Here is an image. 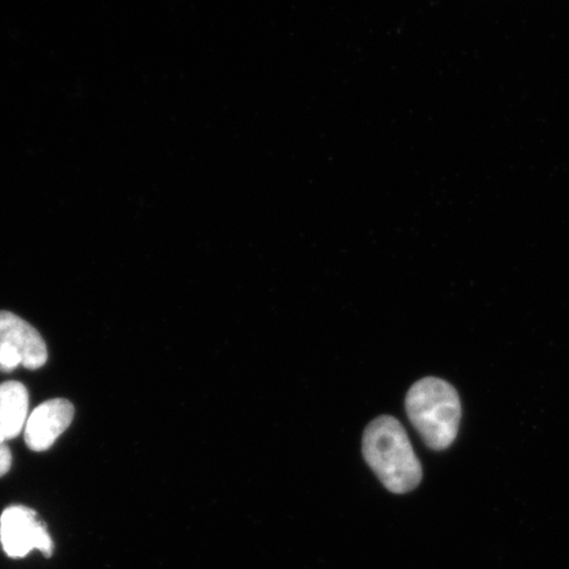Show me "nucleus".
Listing matches in <instances>:
<instances>
[{
    "label": "nucleus",
    "instance_id": "1",
    "mask_svg": "<svg viewBox=\"0 0 569 569\" xmlns=\"http://www.w3.org/2000/svg\"><path fill=\"white\" fill-rule=\"evenodd\" d=\"M362 457L391 493H409L422 481L421 461L407 430L395 417L381 416L367 426Z\"/></svg>",
    "mask_w": 569,
    "mask_h": 569
},
{
    "label": "nucleus",
    "instance_id": "2",
    "mask_svg": "<svg viewBox=\"0 0 569 569\" xmlns=\"http://www.w3.org/2000/svg\"><path fill=\"white\" fill-rule=\"evenodd\" d=\"M405 408L411 425L431 450H447L457 439L461 403L451 383L437 377L417 381L408 391Z\"/></svg>",
    "mask_w": 569,
    "mask_h": 569
},
{
    "label": "nucleus",
    "instance_id": "3",
    "mask_svg": "<svg viewBox=\"0 0 569 569\" xmlns=\"http://www.w3.org/2000/svg\"><path fill=\"white\" fill-rule=\"evenodd\" d=\"M0 543L7 557L13 559L26 558L34 550L46 557L53 553V540L46 523L23 505H13L0 516Z\"/></svg>",
    "mask_w": 569,
    "mask_h": 569
},
{
    "label": "nucleus",
    "instance_id": "4",
    "mask_svg": "<svg viewBox=\"0 0 569 569\" xmlns=\"http://www.w3.org/2000/svg\"><path fill=\"white\" fill-rule=\"evenodd\" d=\"M73 417V405L63 398L41 403L27 419L24 427L27 446L34 452L49 450L57 438L68 430Z\"/></svg>",
    "mask_w": 569,
    "mask_h": 569
},
{
    "label": "nucleus",
    "instance_id": "5",
    "mask_svg": "<svg viewBox=\"0 0 569 569\" xmlns=\"http://www.w3.org/2000/svg\"><path fill=\"white\" fill-rule=\"evenodd\" d=\"M0 341L17 350L21 366L28 369H39L48 360L47 345L38 330L10 311H0Z\"/></svg>",
    "mask_w": 569,
    "mask_h": 569
},
{
    "label": "nucleus",
    "instance_id": "6",
    "mask_svg": "<svg viewBox=\"0 0 569 569\" xmlns=\"http://www.w3.org/2000/svg\"><path fill=\"white\" fill-rule=\"evenodd\" d=\"M30 396L23 383H0V442L17 438L24 430Z\"/></svg>",
    "mask_w": 569,
    "mask_h": 569
},
{
    "label": "nucleus",
    "instance_id": "7",
    "mask_svg": "<svg viewBox=\"0 0 569 569\" xmlns=\"http://www.w3.org/2000/svg\"><path fill=\"white\" fill-rule=\"evenodd\" d=\"M21 366V358L17 350L10 345L0 341V369L4 372H11Z\"/></svg>",
    "mask_w": 569,
    "mask_h": 569
},
{
    "label": "nucleus",
    "instance_id": "8",
    "mask_svg": "<svg viewBox=\"0 0 569 569\" xmlns=\"http://www.w3.org/2000/svg\"><path fill=\"white\" fill-rule=\"evenodd\" d=\"M12 466V453L6 443L0 442V478L9 473Z\"/></svg>",
    "mask_w": 569,
    "mask_h": 569
}]
</instances>
